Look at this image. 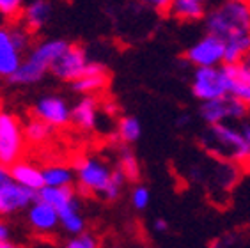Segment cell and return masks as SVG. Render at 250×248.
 <instances>
[{"label":"cell","mask_w":250,"mask_h":248,"mask_svg":"<svg viewBox=\"0 0 250 248\" xmlns=\"http://www.w3.org/2000/svg\"><path fill=\"white\" fill-rule=\"evenodd\" d=\"M206 32L226 43V62L236 64L250 50V2L222 0L204 15Z\"/></svg>","instance_id":"obj_1"},{"label":"cell","mask_w":250,"mask_h":248,"mask_svg":"<svg viewBox=\"0 0 250 248\" xmlns=\"http://www.w3.org/2000/svg\"><path fill=\"white\" fill-rule=\"evenodd\" d=\"M78 188L85 195H100L116 201L125 188L126 177L98 156H78L73 163Z\"/></svg>","instance_id":"obj_2"},{"label":"cell","mask_w":250,"mask_h":248,"mask_svg":"<svg viewBox=\"0 0 250 248\" xmlns=\"http://www.w3.org/2000/svg\"><path fill=\"white\" fill-rule=\"evenodd\" d=\"M201 142L211 154L250 170V151L238 121L208 126L206 133L201 137Z\"/></svg>","instance_id":"obj_3"},{"label":"cell","mask_w":250,"mask_h":248,"mask_svg":"<svg viewBox=\"0 0 250 248\" xmlns=\"http://www.w3.org/2000/svg\"><path fill=\"white\" fill-rule=\"evenodd\" d=\"M67 44L69 41L66 39H46L34 44L27 53V57H23L16 73L11 75L7 80L16 85H32L41 82L44 75L50 71L53 61L61 55V52Z\"/></svg>","instance_id":"obj_4"},{"label":"cell","mask_w":250,"mask_h":248,"mask_svg":"<svg viewBox=\"0 0 250 248\" xmlns=\"http://www.w3.org/2000/svg\"><path fill=\"white\" fill-rule=\"evenodd\" d=\"M23 124L13 112L0 110V163L11 167L25 154Z\"/></svg>","instance_id":"obj_5"},{"label":"cell","mask_w":250,"mask_h":248,"mask_svg":"<svg viewBox=\"0 0 250 248\" xmlns=\"http://www.w3.org/2000/svg\"><path fill=\"white\" fill-rule=\"evenodd\" d=\"M192 94L199 101L227 96V73L224 64L195 67L192 75Z\"/></svg>","instance_id":"obj_6"},{"label":"cell","mask_w":250,"mask_h":248,"mask_svg":"<svg viewBox=\"0 0 250 248\" xmlns=\"http://www.w3.org/2000/svg\"><path fill=\"white\" fill-rule=\"evenodd\" d=\"M199 112H201L202 121L208 126H211L218 123H236V121L245 119L250 112V106L238 98L227 94L222 98H215V100L202 101Z\"/></svg>","instance_id":"obj_7"},{"label":"cell","mask_w":250,"mask_h":248,"mask_svg":"<svg viewBox=\"0 0 250 248\" xmlns=\"http://www.w3.org/2000/svg\"><path fill=\"white\" fill-rule=\"evenodd\" d=\"M89 55H87L85 48L80 46V44L69 43L64 48L61 55H59L55 61H53L50 71L59 78V80L69 82L80 78L85 73L87 66H89Z\"/></svg>","instance_id":"obj_8"},{"label":"cell","mask_w":250,"mask_h":248,"mask_svg":"<svg viewBox=\"0 0 250 248\" xmlns=\"http://www.w3.org/2000/svg\"><path fill=\"white\" fill-rule=\"evenodd\" d=\"M185 59L193 67L220 66L226 62V43L218 36L208 32L204 38L188 48Z\"/></svg>","instance_id":"obj_9"},{"label":"cell","mask_w":250,"mask_h":248,"mask_svg":"<svg viewBox=\"0 0 250 248\" xmlns=\"http://www.w3.org/2000/svg\"><path fill=\"white\" fill-rule=\"evenodd\" d=\"M32 115L52 124L55 129L71 124V106L64 98L55 94L39 98L32 108Z\"/></svg>","instance_id":"obj_10"},{"label":"cell","mask_w":250,"mask_h":248,"mask_svg":"<svg viewBox=\"0 0 250 248\" xmlns=\"http://www.w3.org/2000/svg\"><path fill=\"white\" fill-rule=\"evenodd\" d=\"M38 199V191L20 185L15 179L0 185V216H7L27 209Z\"/></svg>","instance_id":"obj_11"},{"label":"cell","mask_w":250,"mask_h":248,"mask_svg":"<svg viewBox=\"0 0 250 248\" xmlns=\"http://www.w3.org/2000/svg\"><path fill=\"white\" fill-rule=\"evenodd\" d=\"M25 50L18 44L13 27L0 25V78L15 75L23 61Z\"/></svg>","instance_id":"obj_12"},{"label":"cell","mask_w":250,"mask_h":248,"mask_svg":"<svg viewBox=\"0 0 250 248\" xmlns=\"http://www.w3.org/2000/svg\"><path fill=\"white\" fill-rule=\"evenodd\" d=\"M27 220L34 232L39 236H52L57 232V227L61 225L57 209L52 204L39 199H36L27 207Z\"/></svg>","instance_id":"obj_13"},{"label":"cell","mask_w":250,"mask_h":248,"mask_svg":"<svg viewBox=\"0 0 250 248\" xmlns=\"http://www.w3.org/2000/svg\"><path fill=\"white\" fill-rule=\"evenodd\" d=\"M108 82H110V77H108L106 67L103 64H100V62L91 61L82 77L71 82V89L82 96L83 94L96 96L108 87Z\"/></svg>","instance_id":"obj_14"},{"label":"cell","mask_w":250,"mask_h":248,"mask_svg":"<svg viewBox=\"0 0 250 248\" xmlns=\"http://www.w3.org/2000/svg\"><path fill=\"white\" fill-rule=\"evenodd\" d=\"M100 119V100L96 96L83 94L71 108V124L82 131L96 129Z\"/></svg>","instance_id":"obj_15"},{"label":"cell","mask_w":250,"mask_h":248,"mask_svg":"<svg viewBox=\"0 0 250 248\" xmlns=\"http://www.w3.org/2000/svg\"><path fill=\"white\" fill-rule=\"evenodd\" d=\"M52 16V4L48 0H29L25 2V7L20 15V23L32 34H38L48 23Z\"/></svg>","instance_id":"obj_16"},{"label":"cell","mask_w":250,"mask_h":248,"mask_svg":"<svg viewBox=\"0 0 250 248\" xmlns=\"http://www.w3.org/2000/svg\"><path fill=\"white\" fill-rule=\"evenodd\" d=\"M9 170H11V176H13V179H15L16 183L27 186V188H30V190L38 191L44 186L43 170H41L39 167H36L34 163L23 160V158L13 163V165L9 167Z\"/></svg>","instance_id":"obj_17"},{"label":"cell","mask_w":250,"mask_h":248,"mask_svg":"<svg viewBox=\"0 0 250 248\" xmlns=\"http://www.w3.org/2000/svg\"><path fill=\"white\" fill-rule=\"evenodd\" d=\"M206 11V4H202L199 0H172L167 15L183 23H195L204 20Z\"/></svg>","instance_id":"obj_18"},{"label":"cell","mask_w":250,"mask_h":248,"mask_svg":"<svg viewBox=\"0 0 250 248\" xmlns=\"http://www.w3.org/2000/svg\"><path fill=\"white\" fill-rule=\"evenodd\" d=\"M224 67L227 73V94L250 106V83L241 75L238 64H224Z\"/></svg>","instance_id":"obj_19"},{"label":"cell","mask_w":250,"mask_h":248,"mask_svg":"<svg viewBox=\"0 0 250 248\" xmlns=\"http://www.w3.org/2000/svg\"><path fill=\"white\" fill-rule=\"evenodd\" d=\"M59 220H61V227L66 230L67 234H78L85 230V218L80 213V206H78V199L67 202L61 209H57Z\"/></svg>","instance_id":"obj_20"},{"label":"cell","mask_w":250,"mask_h":248,"mask_svg":"<svg viewBox=\"0 0 250 248\" xmlns=\"http://www.w3.org/2000/svg\"><path fill=\"white\" fill-rule=\"evenodd\" d=\"M38 199L52 204L55 209H61L67 202L77 199V191L73 186H46L38 190Z\"/></svg>","instance_id":"obj_21"},{"label":"cell","mask_w":250,"mask_h":248,"mask_svg":"<svg viewBox=\"0 0 250 248\" xmlns=\"http://www.w3.org/2000/svg\"><path fill=\"white\" fill-rule=\"evenodd\" d=\"M23 133L25 140L32 145H41V144L48 142L55 133V128L52 124L44 123V121L38 119V117H30L27 123L23 124Z\"/></svg>","instance_id":"obj_22"},{"label":"cell","mask_w":250,"mask_h":248,"mask_svg":"<svg viewBox=\"0 0 250 248\" xmlns=\"http://www.w3.org/2000/svg\"><path fill=\"white\" fill-rule=\"evenodd\" d=\"M41 170H43V181L46 186H73V183L77 181L75 168L69 165L53 163Z\"/></svg>","instance_id":"obj_23"},{"label":"cell","mask_w":250,"mask_h":248,"mask_svg":"<svg viewBox=\"0 0 250 248\" xmlns=\"http://www.w3.org/2000/svg\"><path fill=\"white\" fill-rule=\"evenodd\" d=\"M117 170H121V174L126 177V181L135 183L139 181L140 177V165L139 160L135 158V154L130 151L128 144L121 145L119 154H117Z\"/></svg>","instance_id":"obj_24"},{"label":"cell","mask_w":250,"mask_h":248,"mask_svg":"<svg viewBox=\"0 0 250 248\" xmlns=\"http://www.w3.org/2000/svg\"><path fill=\"white\" fill-rule=\"evenodd\" d=\"M142 135L140 121L133 115H123L117 121V139L123 144H135Z\"/></svg>","instance_id":"obj_25"},{"label":"cell","mask_w":250,"mask_h":248,"mask_svg":"<svg viewBox=\"0 0 250 248\" xmlns=\"http://www.w3.org/2000/svg\"><path fill=\"white\" fill-rule=\"evenodd\" d=\"M27 0H0V16L7 21H18Z\"/></svg>","instance_id":"obj_26"},{"label":"cell","mask_w":250,"mask_h":248,"mask_svg":"<svg viewBox=\"0 0 250 248\" xmlns=\"http://www.w3.org/2000/svg\"><path fill=\"white\" fill-rule=\"evenodd\" d=\"M66 247L67 248H98V239L89 232H78V234H73L71 238L66 241Z\"/></svg>","instance_id":"obj_27"},{"label":"cell","mask_w":250,"mask_h":248,"mask_svg":"<svg viewBox=\"0 0 250 248\" xmlns=\"http://www.w3.org/2000/svg\"><path fill=\"white\" fill-rule=\"evenodd\" d=\"M149 201H151V193L144 185H137L131 190V204H133L135 209L139 211L146 209L149 206Z\"/></svg>","instance_id":"obj_28"},{"label":"cell","mask_w":250,"mask_h":248,"mask_svg":"<svg viewBox=\"0 0 250 248\" xmlns=\"http://www.w3.org/2000/svg\"><path fill=\"white\" fill-rule=\"evenodd\" d=\"M140 2L154 13H160V15H167L168 7L172 4V0H140Z\"/></svg>","instance_id":"obj_29"},{"label":"cell","mask_w":250,"mask_h":248,"mask_svg":"<svg viewBox=\"0 0 250 248\" xmlns=\"http://www.w3.org/2000/svg\"><path fill=\"white\" fill-rule=\"evenodd\" d=\"M238 64V67H240V71H241V75L247 78V82L250 83V50L245 53V57L241 59L240 62H236Z\"/></svg>","instance_id":"obj_30"},{"label":"cell","mask_w":250,"mask_h":248,"mask_svg":"<svg viewBox=\"0 0 250 248\" xmlns=\"http://www.w3.org/2000/svg\"><path fill=\"white\" fill-rule=\"evenodd\" d=\"M238 123H240V128H241V131H243V137H245L247 145H249V151H250V119H249V115H247L245 119L238 121Z\"/></svg>","instance_id":"obj_31"},{"label":"cell","mask_w":250,"mask_h":248,"mask_svg":"<svg viewBox=\"0 0 250 248\" xmlns=\"http://www.w3.org/2000/svg\"><path fill=\"white\" fill-rule=\"evenodd\" d=\"M9 179H13L9 167H7V165H4V163H0V185H4V183L9 181Z\"/></svg>","instance_id":"obj_32"},{"label":"cell","mask_w":250,"mask_h":248,"mask_svg":"<svg viewBox=\"0 0 250 248\" xmlns=\"http://www.w3.org/2000/svg\"><path fill=\"white\" fill-rule=\"evenodd\" d=\"M153 229L156 230V232L164 234V232H167V230H168V224H167V222H165L164 218H158V220H154Z\"/></svg>","instance_id":"obj_33"},{"label":"cell","mask_w":250,"mask_h":248,"mask_svg":"<svg viewBox=\"0 0 250 248\" xmlns=\"http://www.w3.org/2000/svg\"><path fill=\"white\" fill-rule=\"evenodd\" d=\"M0 239H9V227L0 220Z\"/></svg>","instance_id":"obj_34"},{"label":"cell","mask_w":250,"mask_h":248,"mask_svg":"<svg viewBox=\"0 0 250 248\" xmlns=\"http://www.w3.org/2000/svg\"><path fill=\"white\" fill-rule=\"evenodd\" d=\"M15 245L11 243V239H0V248H13Z\"/></svg>","instance_id":"obj_35"},{"label":"cell","mask_w":250,"mask_h":248,"mask_svg":"<svg viewBox=\"0 0 250 248\" xmlns=\"http://www.w3.org/2000/svg\"><path fill=\"white\" fill-rule=\"evenodd\" d=\"M188 123H190V117H188V115H181V117L178 119V124H179V126H187Z\"/></svg>","instance_id":"obj_36"},{"label":"cell","mask_w":250,"mask_h":248,"mask_svg":"<svg viewBox=\"0 0 250 248\" xmlns=\"http://www.w3.org/2000/svg\"><path fill=\"white\" fill-rule=\"evenodd\" d=\"M199 2H202V4H206V2H209V0H199Z\"/></svg>","instance_id":"obj_37"},{"label":"cell","mask_w":250,"mask_h":248,"mask_svg":"<svg viewBox=\"0 0 250 248\" xmlns=\"http://www.w3.org/2000/svg\"><path fill=\"white\" fill-rule=\"evenodd\" d=\"M236 2H250V0H236Z\"/></svg>","instance_id":"obj_38"}]
</instances>
